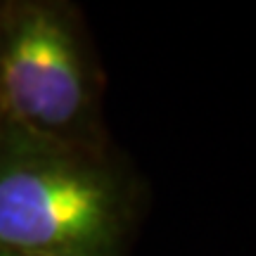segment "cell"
Segmentation results:
<instances>
[{
    "mask_svg": "<svg viewBox=\"0 0 256 256\" xmlns=\"http://www.w3.org/2000/svg\"><path fill=\"white\" fill-rule=\"evenodd\" d=\"M100 52L76 2L0 0V126L110 147Z\"/></svg>",
    "mask_w": 256,
    "mask_h": 256,
    "instance_id": "7a4b0ae2",
    "label": "cell"
},
{
    "mask_svg": "<svg viewBox=\"0 0 256 256\" xmlns=\"http://www.w3.org/2000/svg\"><path fill=\"white\" fill-rule=\"evenodd\" d=\"M0 256H46V254H26V252H10V249H0Z\"/></svg>",
    "mask_w": 256,
    "mask_h": 256,
    "instance_id": "3957f363",
    "label": "cell"
},
{
    "mask_svg": "<svg viewBox=\"0 0 256 256\" xmlns=\"http://www.w3.org/2000/svg\"><path fill=\"white\" fill-rule=\"evenodd\" d=\"M145 211L147 185L116 145L0 126V249L130 256Z\"/></svg>",
    "mask_w": 256,
    "mask_h": 256,
    "instance_id": "6da1fadb",
    "label": "cell"
}]
</instances>
